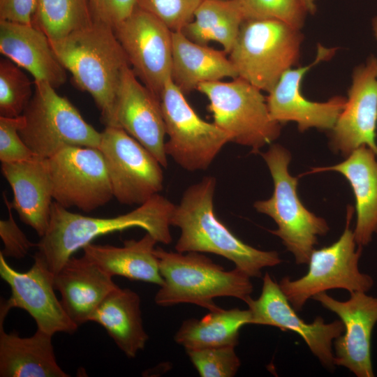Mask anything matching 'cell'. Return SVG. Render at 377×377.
Masks as SVG:
<instances>
[{
	"label": "cell",
	"mask_w": 377,
	"mask_h": 377,
	"mask_svg": "<svg viewBox=\"0 0 377 377\" xmlns=\"http://www.w3.org/2000/svg\"><path fill=\"white\" fill-rule=\"evenodd\" d=\"M175 207L159 193L135 209L113 217L84 216L53 202L45 235L36 243L37 253L54 274L77 250L98 237L131 228H140L158 242H172L170 219Z\"/></svg>",
	"instance_id": "6da1fadb"
},
{
	"label": "cell",
	"mask_w": 377,
	"mask_h": 377,
	"mask_svg": "<svg viewBox=\"0 0 377 377\" xmlns=\"http://www.w3.org/2000/svg\"><path fill=\"white\" fill-rule=\"evenodd\" d=\"M216 185L213 176L188 186L175 205L170 225L180 230L175 249L179 253H211L232 261L250 277L281 263L275 251L256 249L236 237L216 216L213 198Z\"/></svg>",
	"instance_id": "7a4b0ae2"
},
{
	"label": "cell",
	"mask_w": 377,
	"mask_h": 377,
	"mask_svg": "<svg viewBox=\"0 0 377 377\" xmlns=\"http://www.w3.org/2000/svg\"><path fill=\"white\" fill-rule=\"evenodd\" d=\"M75 84L93 98L105 126H116L114 107L122 73L130 66L113 28L91 24L50 41Z\"/></svg>",
	"instance_id": "3957f363"
},
{
	"label": "cell",
	"mask_w": 377,
	"mask_h": 377,
	"mask_svg": "<svg viewBox=\"0 0 377 377\" xmlns=\"http://www.w3.org/2000/svg\"><path fill=\"white\" fill-rule=\"evenodd\" d=\"M154 253L163 279L154 297L158 306L190 303L212 311L220 308L214 298L232 297L244 302L251 298V277L237 268L226 271L199 252L184 254L158 246Z\"/></svg>",
	"instance_id": "277c9868"
},
{
	"label": "cell",
	"mask_w": 377,
	"mask_h": 377,
	"mask_svg": "<svg viewBox=\"0 0 377 377\" xmlns=\"http://www.w3.org/2000/svg\"><path fill=\"white\" fill-rule=\"evenodd\" d=\"M260 154L272 175L274 191L269 199L258 200L253 207L274 221L277 228L269 231L281 239L295 263L306 264L318 237L325 235L329 226L324 219L311 212L300 201L297 178L288 172L291 159L288 150L280 145H272L266 152Z\"/></svg>",
	"instance_id": "5b68a950"
},
{
	"label": "cell",
	"mask_w": 377,
	"mask_h": 377,
	"mask_svg": "<svg viewBox=\"0 0 377 377\" xmlns=\"http://www.w3.org/2000/svg\"><path fill=\"white\" fill-rule=\"evenodd\" d=\"M300 29L274 20L242 23L229 59L238 77L269 92L300 55Z\"/></svg>",
	"instance_id": "8992f818"
},
{
	"label": "cell",
	"mask_w": 377,
	"mask_h": 377,
	"mask_svg": "<svg viewBox=\"0 0 377 377\" xmlns=\"http://www.w3.org/2000/svg\"><path fill=\"white\" fill-rule=\"evenodd\" d=\"M32 98L22 116L20 135L34 154L47 158L68 146L98 148L101 132L82 117L49 83L34 80Z\"/></svg>",
	"instance_id": "52a82bcc"
},
{
	"label": "cell",
	"mask_w": 377,
	"mask_h": 377,
	"mask_svg": "<svg viewBox=\"0 0 377 377\" xmlns=\"http://www.w3.org/2000/svg\"><path fill=\"white\" fill-rule=\"evenodd\" d=\"M197 90L209 100L213 123L226 132L230 141L260 153L280 135L281 124L272 119L262 91L237 77L230 82H203Z\"/></svg>",
	"instance_id": "ba28073f"
},
{
	"label": "cell",
	"mask_w": 377,
	"mask_h": 377,
	"mask_svg": "<svg viewBox=\"0 0 377 377\" xmlns=\"http://www.w3.org/2000/svg\"><path fill=\"white\" fill-rule=\"evenodd\" d=\"M353 207L348 206L345 229L332 244L313 249L309 270L300 279L283 277L279 285L296 311L302 309L309 299L334 288L367 293L374 286L373 278L360 271L358 263L362 246L356 247L353 230L350 228Z\"/></svg>",
	"instance_id": "9c48e42d"
},
{
	"label": "cell",
	"mask_w": 377,
	"mask_h": 377,
	"mask_svg": "<svg viewBox=\"0 0 377 377\" xmlns=\"http://www.w3.org/2000/svg\"><path fill=\"white\" fill-rule=\"evenodd\" d=\"M160 102L168 136L167 156L188 171L206 170L231 142L230 136L214 123L201 119L172 79L165 84Z\"/></svg>",
	"instance_id": "30bf717a"
},
{
	"label": "cell",
	"mask_w": 377,
	"mask_h": 377,
	"mask_svg": "<svg viewBox=\"0 0 377 377\" xmlns=\"http://www.w3.org/2000/svg\"><path fill=\"white\" fill-rule=\"evenodd\" d=\"M54 202L90 212L113 198L106 165L98 148L68 146L45 159Z\"/></svg>",
	"instance_id": "8fae6325"
},
{
	"label": "cell",
	"mask_w": 377,
	"mask_h": 377,
	"mask_svg": "<svg viewBox=\"0 0 377 377\" xmlns=\"http://www.w3.org/2000/svg\"><path fill=\"white\" fill-rule=\"evenodd\" d=\"M98 149L106 165L113 197L119 202L140 205L163 189V166L124 129L105 126Z\"/></svg>",
	"instance_id": "7c38bea8"
},
{
	"label": "cell",
	"mask_w": 377,
	"mask_h": 377,
	"mask_svg": "<svg viewBox=\"0 0 377 377\" xmlns=\"http://www.w3.org/2000/svg\"><path fill=\"white\" fill-rule=\"evenodd\" d=\"M113 30L135 75L160 99L172 79V31L138 6Z\"/></svg>",
	"instance_id": "4fadbf2b"
},
{
	"label": "cell",
	"mask_w": 377,
	"mask_h": 377,
	"mask_svg": "<svg viewBox=\"0 0 377 377\" xmlns=\"http://www.w3.org/2000/svg\"><path fill=\"white\" fill-rule=\"evenodd\" d=\"M34 264L25 272H17L0 252V276L10 286L11 295L1 302L0 311L8 314L13 308L26 311L35 320L37 329L54 335L74 333L78 326L68 316L54 293V274L37 253Z\"/></svg>",
	"instance_id": "5bb4252c"
},
{
	"label": "cell",
	"mask_w": 377,
	"mask_h": 377,
	"mask_svg": "<svg viewBox=\"0 0 377 377\" xmlns=\"http://www.w3.org/2000/svg\"><path fill=\"white\" fill-rule=\"evenodd\" d=\"M246 303L251 314L250 324L270 325L282 331L296 332L323 366L334 368L332 342L344 332L341 320L326 323L322 317L318 316L313 323H305L267 272L263 279L260 297L257 300L251 297Z\"/></svg>",
	"instance_id": "9a60e30c"
},
{
	"label": "cell",
	"mask_w": 377,
	"mask_h": 377,
	"mask_svg": "<svg viewBox=\"0 0 377 377\" xmlns=\"http://www.w3.org/2000/svg\"><path fill=\"white\" fill-rule=\"evenodd\" d=\"M336 48L318 45L315 60L308 66L287 70L266 97L270 117L283 124L295 121L300 131L310 128L332 130L342 112L346 98L334 96L326 102H313L305 98L301 91L304 75L321 61L330 59Z\"/></svg>",
	"instance_id": "2e32d148"
},
{
	"label": "cell",
	"mask_w": 377,
	"mask_h": 377,
	"mask_svg": "<svg viewBox=\"0 0 377 377\" xmlns=\"http://www.w3.org/2000/svg\"><path fill=\"white\" fill-rule=\"evenodd\" d=\"M346 301H339L325 292L312 298L336 313L344 325V334L334 342V364L348 369L357 377H374L371 338L377 323V297L365 292L350 293Z\"/></svg>",
	"instance_id": "e0dca14e"
},
{
	"label": "cell",
	"mask_w": 377,
	"mask_h": 377,
	"mask_svg": "<svg viewBox=\"0 0 377 377\" xmlns=\"http://www.w3.org/2000/svg\"><path fill=\"white\" fill-rule=\"evenodd\" d=\"M377 58L369 57L353 73L345 106L332 129L331 147L348 156L361 146L377 155Z\"/></svg>",
	"instance_id": "ac0fdd59"
},
{
	"label": "cell",
	"mask_w": 377,
	"mask_h": 377,
	"mask_svg": "<svg viewBox=\"0 0 377 377\" xmlns=\"http://www.w3.org/2000/svg\"><path fill=\"white\" fill-rule=\"evenodd\" d=\"M115 125L144 146L163 167L168 165L166 135L160 99L137 77L130 66L122 73L114 107Z\"/></svg>",
	"instance_id": "d6986e66"
},
{
	"label": "cell",
	"mask_w": 377,
	"mask_h": 377,
	"mask_svg": "<svg viewBox=\"0 0 377 377\" xmlns=\"http://www.w3.org/2000/svg\"><path fill=\"white\" fill-rule=\"evenodd\" d=\"M0 52L27 71L34 80L46 82L54 88L66 81V70L50 39L34 24L0 20Z\"/></svg>",
	"instance_id": "ffe728a7"
},
{
	"label": "cell",
	"mask_w": 377,
	"mask_h": 377,
	"mask_svg": "<svg viewBox=\"0 0 377 377\" xmlns=\"http://www.w3.org/2000/svg\"><path fill=\"white\" fill-rule=\"evenodd\" d=\"M1 170L13 191L12 208L24 223L43 237L49 226L53 203L45 159L35 156L22 161L1 163Z\"/></svg>",
	"instance_id": "44dd1931"
},
{
	"label": "cell",
	"mask_w": 377,
	"mask_h": 377,
	"mask_svg": "<svg viewBox=\"0 0 377 377\" xmlns=\"http://www.w3.org/2000/svg\"><path fill=\"white\" fill-rule=\"evenodd\" d=\"M54 286L71 320L78 327L90 317L103 299L118 286L112 276L84 256H72L54 275Z\"/></svg>",
	"instance_id": "7402d4cb"
},
{
	"label": "cell",
	"mask_w": 377,
	"mask_h": 377,
	"mask_svg": "<svg viewBox=\"0 0 377 377\" xmlns=\"http://www.w3.org/2000/svg\"><path fill=\"white\" fill-rule=\"evenodd\" d=\"M376 154L367 146L353 151L337 165L314 168L312 172L334 171L343 175L350 184L355 198L357 220L353 230L358 246H364L377 232Z\"/></svg>",
	"instance_id": "603a6c76"
},
{
	"label": "cell",
	"mask_w": 377,
	"mask_h": 377,
	"mask_svg": "<svg viewBox=\"0 0 377 377\" xmlns=\"http://www.w3.org/2000/svg\"><path fill=\"white\" fill-rule=\"evenodd\" d=\"M0 314L1 377H68L58 364L52 334L37 329L29 337L6 333Z\"/></svg>",
	"instance_id": "cb8c5ba5"
},
{
	"label": "cell",
	"mask_w": 377,
	"mask_h": 377,
	"mask_svg": "<svg viewBox=\"0 0 377 377\" xmlns=\"http://www.w3.org/2000/svg\"><path fill=\"white\" fill-rule=\"evenodd\" d=\"M157 240L149 233L140 239L124 240L122 246L95 244L82 248L83 256L109 275L156 284L163 283L155 255Z\"/></svg>",
	"instance_id": "d4e9b609"
},
{
	"label": "cell",
	"mask_w": 377,
	"mask_h": 377,
	"mask_svg": "<svg viewBox=\"0 0 377 377\" xmlns=\"http://www.w3.org/2000/svg\"><path fill=\"white\" fill-rule=\"evenodd\" d=\"M226 54L191 40L182 31H172V80L185 95L203 82L236 78L237 73Z\"/></svg>",
	"instance_id": "484cf974"
},
{
	"label": "cell",
	"mask_w": 377,
	"mask_h": 377,
	"mask_svg": "<svg viewBox=\"0 0 377 377\" xmlns=\"http://www.w3.org/2000/svg\"><path fill=\"white\" fill-rule=\"evenodd\" d=\"M89 321L101 325L118 348L134 358L144 349L149 337L142 323L140 298L138 293L119 286L101 302Z\"/></svg>",
	"instance_id": "4316f807"
},
{
	"label": "cell",
	"mask_w": 377,
	"mask_h": 377,
	"mask_svg": "<svg viewBox=\"0 0 377 377\" xmlns=\"http://www.w3.org/2000/svg\"><path fill=\"white\" fill-rule=\"evenodd\" d=\"M249 309L238 308L209 311L200 319L185 320L175 335V341L185 350L234 346L239 343V330L250 324Z\"/></svg>",
	"instance_id": "83f0119b"
},
{
	"label": "cell",
	"mask_w": 377,
	"mask_h": 377,
	"mask_svg": "<svg viewBox=\"0 0 377 377\" xmlns=\"http://www.w3.org/2000/svg\"><path fill=\"white\" fill-rule=\"evenodd\" d=\"M244 20L237 0H203L192 21L181 31L198 44L216 42L228 54Z\"/></svg>",
	"instance_id": "f1b7e54d"
},
{
	"label": "cell",
	"mask_w": 377,
	"mask_h": 377,
	"mask_svg": "<svg viewBox=\"0 0 377 377\" xmlns=\"http://www.w3.org/2000/svg\"><path fill=\"white\" fill-rule=\"evenodd\" d=\"M93 21L89 0H37L33 24L54 41Z\"/></svg>",
	"instance_id": "f546056e"
},
{
	"label": "cell",
	"mask_w": 377,
	"mask_h": 377,
	"mask_svg": "<svg viewBox=\"0 0 377 377\" xmlns=\"http://www.w3.org/2000/svg\"><path fill=\"white\" fill-rule=\"evenodd\" d=\"M34 90L26 74L16 64L4 58L0 61V116L22 115Z\"/></svg>",
	"instance_id": "4dcf8cb0"
},
{
	"label": "cell",
	"mask_w": 377,
	"mask_h": 377,
	"mask_svg": "<svg viewBox=\"0 0 377 377\" xmlns=\"http://www.w3.org/2000/svg\"><path fill=\"white\" fill-rule=\"evenodd\" d=\"M246 20H274L301 29L307 12L300 0H237Z\"/></svg>",
	"instance_id": "1f68e13d"
},
{
	"label": "cell",
	"mask_w": 377,
	"mask_h": 377,
	"mask_svg": "<svg viewBox=\"0 0 377 377\" xmlns=\"http://www.w3.org/2000/svg\"><path fill=\"white\" fill-rule=\"evenodd\" d=\"M234 346L186 350L201 377H233L241 362Z\"/></svg>",
	"instance_id": "d6a6232c"
},
{
	"label": "cell",
	"mask_w": 377,
	"mask_h": 377,
	"mask_svg": "<svg viewBox=\"0 0 377 377\" xmlns=\"http://www.w3.org/2000/svg\"><path fill=\"white\" fill-rule=\"evenodd\" d=\"M202 1L137 0V6L155 16L172 31H181L192 21Z\"/></svg>",
	"instance_id": "836d02e7"
},
{
	"label": "cell",
	"mask_w": 377,
	"mask_h": 377,
	"mask_svg": "<svg viewBox=\"0 0 377 377\" xmlns=\"http://www.w3.org/2000/svg\"><path fill=\"white\" fill-rule=\"evenodd\" d=\"M24 124L22 115L17 117L0 116V161L12 163L29 160L36 156L20 135Z\"/></svg>",
	"instance_id": "e575fe53"
},
{
	"label": "cell",
	"mask_w": 377,
	"mask_h": 377,
	"mask_svg": "<svg viewBox=\"0 0 377 377\" xmlns=\"http://www.w3.org/2000/svg\"><path fill=\"white\" fill-rule=\"evenodd\" d=\"M3 196L8 209V218L0 221V237L3 244V249L0 252L5 258H23L31 248L36 247V244L29 241L19 228L13 216L10 202L7 199L5 193H3Z\"/></svg>",
	"instance_id": "d590c367"
},
{
	"label": "cell",
	"mask_w": 377,
	"mask_h": 377,
	"mask_svg": "<svg viewBox=\"0 0 377 377\" xmlns=\"http://www.w3.org/2000/svg\"><path fill=\"white\" fill-rule=\"evenodd\" d=\"M94 21L114 27L137 8V0H89Z\"/></svg>",
	"instance_id": "8d00e7d4"
},
{
	"label": "cell",
	"mask_w": 377,
	"mask_h": 377,
	"mask_svg": "<svg viewBox=\"0 0 377 377\" xmlns=\"http://www.w3.org/2000/svg\"><path fill=\"white\" fill-rule=\"evenodd\" d=\"M37 0H0V20L33 24Z\"/></svg>",
	"instance_id": "74e56055"
},
{
	"label": "cell",
	"mask_w": 377,
	"mask_h": 377,
	"mask_svg": "<svg viewBox=\"0 0 377 377\" xmlns=\"http://www.w3.org/2000/svg\"><path fill=\"white\" fill-rule=\"evenodd\" d=\"M307 13L313 14L316 10V0H300Z\"/></svg>",
	"instance_id": "f35d334b"
},
{
	"label": "cell",
	"mask_w": 377,
	"mask_h": 377,
	"mask_svg": "<svg viewBox=\"0 0 377 377\" xmlns=\"http://www.w3.org/2000/svg\"><path fill=\"white\" fill-rule=\"evenodd\" d=\"M372 27H373L374 36H375L376 38L377 39V17H376L373 20Z\"/></svg>",
	"instance_id": "ab89813d"
}]
</instances>
